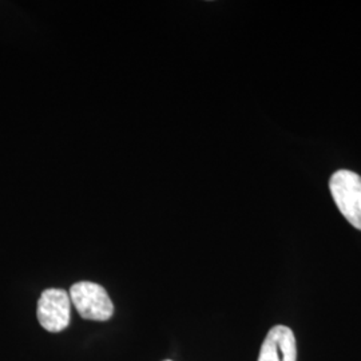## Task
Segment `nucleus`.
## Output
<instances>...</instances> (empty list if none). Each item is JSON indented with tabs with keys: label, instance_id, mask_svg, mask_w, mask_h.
Returning <instances> with one entry per match:
<instances>
[{
	"label": "nucleus",
	"instance_id": "f257e3e1",
	"mask_svg": "<svg viewBox=\"0 0 361 361\" xmlns=\"http://www.w3.org/2000/svg\"><path fill=\"white\" fill-rule=\"evenodd\" d=\"M71 304L78 313L91 322H107L114 314V304L102 285L80 281L70 288Z\"/></svg>",
	"mask_w": 361,
	"mask_h": 361
},
{
	"label": "nucleus",
	"instance_id": "f03ea898",
	"mask_svg": "<svg viewBox=\"0 0 361 361\" xmlns=\"http://www.w3.org/2000/svg\"><path fill=\"white\" fill-rule=\"evenodd\" d=\"M331 193L341 214L352 226L361 231V177L359 174L340 170L329 180Z\"/></svg>",
	"mask_w": 361,
	"mask_h": 361
},
{
	"label": "nucleus",
	"instance_id": "7ed1b4c3",
	"mask_svg": "<svg viewBox=\"0 0 361 361\" xmlns=\"http://www.w3.org/2000/svg\"><path fill=\"white\" fill-rule=\"evenodd\" d=\"M40 325L52 334L65 331L71 322V298L65 289H46L39 298L37 308Z\"/></svg>",
	"mask_w": 361,
	"mask_h": 361
},
{
	"label": "nucleus",
	"instance_id": "20e7f679",
	"mask_svg": "<svg viewBox=\"0 0 361 361\" xmlns=\"http://www.w3.org/2000/svg\"><path fill=\"white\" fill-rule=\"evenodd\" d=\"M258 361H297L296 337L290 328L276 325L265 337Z\"/></svg>",
	"mask_w": 361,
	"mask_h": 361
},
{
	"label": "nucleus",
	"instance_id": "39448f33",
	"mask_svg": "<svg viewBox=\"0 0 361 361\" xmlns=\"http://www.w3.org/2000/svg\"><path fill=\"white\" fill-rule=\"evenodd\" d=\"M166 361H170V360H166Z\"/></svg>",
	"mask_w": 361,
	"mask_h": 361
}]
</instances>
